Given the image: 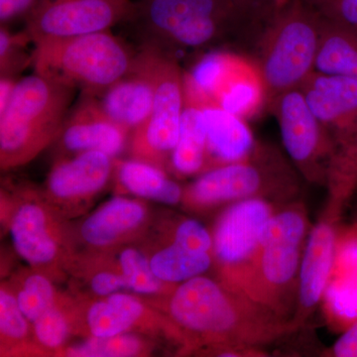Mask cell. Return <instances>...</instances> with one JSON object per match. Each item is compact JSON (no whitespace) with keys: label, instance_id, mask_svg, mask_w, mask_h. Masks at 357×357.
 I'll use <instances>...</instances> for the list:
<instances>
[{"label":"cell","instance_id":"6da1fadb","mask_svg":"<svg viewBox=\"0 0 357 357\" xmlns=\"http://www.w3.org/2000/svg\"><path fill=\"white\" fill-rule=\"evenodd\" d=\"M146 300L175 328L180 354L264 356L263 347L298 332L289 319L204 275Z\"/></svg>","mask_w":357,"mask_h":357},{"label":"cell","instance_id":"7a4b0ae2","mask_svg":"<svg viewBox=\"0 0 357 357\" xmlns=\"http://www.w3.org/2000/svg\"><path fill=\"white\" fill-rule=\"evenodd\" d=\"M260 11L245 0H138L122 25L130 28L139 46L178 59L180 52L208 50L249 35Z\"/></svg>","mask_w":357,"mask_h":357},{"label":"cell","instance_id":"3957f363","mask_svg":"<svg viewBox=\"0 0 357 357\" xmlns=\"http://www.w3.org/2000/svg\"><path fill=\"white\" fill-rule=\"evenodd\" d=\"M323 18L305 0H273L260 14L253 59L261 75L267 105L300 88L314 70Z\"/></svg>","mask_w":357,"mask_h":357},{"label":"cell","instance_id":"277c9868","mask_svg":"<svg viewBox=\"0 0 357 357\" xmlns=\"http://www.w3.org/2000/svg\"><path fill=\"white\" fill-rule=\"evenodd\" d=\"M77 89L33 73L0 109V168L24 166L57 141Z\"/></svg>","mask_w":357,"mask_h":357},{"label":"cell","instance_id":"5b68a950","mask_svg":"<svg viewBox=\"0 0 357 357\" xmlns=\"http://www.w3.org/2000/svg\"><path fill=\"white\" fill-rule=\"evenodd\" d=\"M301 180L292 162L280 150L257 142L248 158L199 175L184 188L181 204L197 213L255 198L285 204L297 199Z\"/></svg>","mask_w":357,"mask_h":357},{"label":"cell","instance_id":"8992f818","mask_svg":"<svg viewBox=\"0 0 357 357\" xmlns=\"http://www.w3.org/2000/svg\"><path fill=\"white\" fill-rule=\"evenodd\" d=\"M137 50L112 30L39 40L33 43L36 74L98 96L128 74Z\"/></svg>","mask_w":357,"mask_h":357},{"label":"cell","instance_id":"52a82bcc","mask_svg":"<svg viewBox=\"0 0 357 357\" xmlns=\"http://www.w3.org/2000/svg\"><path fill=\"white\" fill-rule=\"evenodd\" d=\"M1 220L14 250L30 268L54 281L67 278L76 255L72 227L39 192L28 185L15 192L1 190Z\"/></svg>","mask_w":357,"mask_h":357},{"label":"cell","instance_id":"ba28073f","mask_svg":"<svg viewBox=\"0 0 357 357\" xmlns=\"http://www.w3.org/2000/svg\"><path fill=\"white\" fill-rule=\"evenodd\" d=\"M300 89L333 145L326 196L349 204L357 190V82L314 70Z\"/></svg>","mask_w":357,"mask_h":357},{"label":"cell","instance_id":"9c48e42d","mask_svg":"<svg viewBox=\"0 0 357 357\" xmlns=\"http://www.w3.org/2000/svg\"><path fill=\"white\" fill-rule=\"evenodd\" d=\"M136 59L153 84L154 102L146 121L131 133L129 153L166 170L180 136L184 72L176 56L152 47H138Z\"/></svg>","mask_w":357,"mask_h":357},{"label":"cell","instance_id":"30bf717a","mask_svg":"<svg viewBox=\"0 0 357 357\" xmlns=\"http://www.w3.org/2000/svg\"><path fill=\"white\" fill-rule=\"evenodd\" d=\"M280 204L261 198L244 199L218 215L211 231L213 269L223 285L243 294L262 230Z\"/></svg>","mask_w":357,"mask_h":357},{"label":"cell","instance_id":"8fae6325","mask_svg":"<svg viewBox=\"0 0 357 357\" xmlns=\"http://www.w3.org/2000/svg\"><path fill=\"white\" fill-rule=\"evenodd\" d=\"M267 107L276 117L284 149L301 177L326 188L333 145L303 91L300 88L284 91Z\"/></svg>","mask_w":357,"mask_h":357},{"label":"cell","instance_id":"7c38bea8","mask_svg":"<svg viewBox=\"0 0 357 357\" xmlns=\"http://www.w3.org/2000/svg\"><path fill=\"white\" fill-rule=\"evenodd\" d=\"M75 297L79 307V337H109L135 333L150 337L161 335L178 344L177 332L171 321L144 297L131 292L103 298Z\"/></svg>","mask_w":357,"mask_h":357},{"label":"cell","instance_id":"4fadbf2b","mask_svg":"<svg viewBox=\"0 0 357 357\" xmlns=\"http://www.w3.org/2000/svg\"><path fill=\"white\" fill-rule=\"evenodd\" d=\"M132 0H36L23 30L33 43L112 30L128 20Z\"/></svg>","mask_w":357,"mask_h":357},{"label":"cell","instance_id":"5bb4252c","mask_svg":"<svg viewBox=\"0 0 357 357\" xmlns=\"http://www.w3.org/2000/svg\"><path fill=\"white\" fill-rule=\"evenodd\" d=\"M306 243L259 241L243 294L291 321L297 307Z\"/></svg>","mask_w":357,"mask_h":357},{"label":"cell","instance_id":"9a60e30c","mask_svg":"<svg viewBox=\"0 0 357 357\" xmlns=\"http://www.w3.org/2000/svg\"><path fill=\"white\" fill-rule=\"evenodd\" d=\"M114 161L100 151L60 157L48 174L42 195L65 220L83 215L114 176Z\"/></svg>","mask_w":357,"mask_h":357},{"label":"cell","instance_id":"2e32d148","mask_svg":"<svg viewBox=\"0 0 357 357\" xmlns=\"http://www.w3.org/2000/svg\"><path fill=\"white\" fill-rule=\"evenodd\" d=\"M345 210L342 204L326 198L323 211L307 236L301 265L297 307L291 319L297 331L307 326L321 305L332 272L338 227Z\"/></svg>","mask_w":357,"mask_h":357},{"label":"cell","instance_id":"e0dca14e","mask_svg":"<svg viewBox=\"0 0 357 357\" xmlns=\"http://www.w3.org/2000/svg\"><path fill=\"white\" fill-rule=\"evenodd\" d=\"M151 217L140 199L114 197L73 229L77 252L100 253L133 244L145 236Z\"/></svg>","mask_w":357,"mask_h":357},{"label":"cell","instance_id":"ac0fdd59","mask_svg":"<svg viewBox=\"0 0 357 357\" xmlns=\"http://www.w3.org/2000/svg\"><path fill=\"white\" fill-rule=\"evenodd\" d=\"M130 136L105 114L95 96L79 93L55 143L63 157L100 151L115 159L128 147Z\"/></svg>","mask_w":357,"mask_h":357},{"label":"cell","instance_id":"d6986e66","mask_svg":"<svg viewBox=\"0 0 357 357\" xmlns=\"http://www.w3.org/2000/svg\"><path fill=\"white\" fill-rule=\"evenodd\" d=\"M95 96L110 121L132 133L151 112L154 89L151 79L135 56L128 74Z\"/></svg>","mask_w":357,"mask_h":357},{"label":"cell","instance_id":"ffe728a7","mask_svg":"<svg viewBox=\"0 0 357 357\" xmlns=\"http://www.w3.org/2000/svg\"><path fill=\"white\" fill-rule=\"evenodd\" d=\"M208 170L248 158L257 144L245 119L217 105H204Z\"/></svg>","mask_w":357,"mask_h":357},{"label":"cell","instance_id":"44dd1931","mask_svg":"<svg viewBox=\"0 0 357 357\" xmlns=\"http://www.w3.org/2000/svg\"><path fill=\"white\" fill-rule=\"evenodd\" d=\"M114 175L121 192L170 206L182 202L184 188L153 164L133 158L115 160Z\"/></svg>","mask_w":357,"mask_h":357},{"label":"cell","instance_id":"7402d4cb","mask_svg":"<svg viewBox=\"0 0 357 357\" xmlns=\"http://www.w3.org/2000/svg\"><path fill=\"white\" fill-rule=\"evenodd\" d=\"M168 168L178 177L199 176L208 170L204 112L196 103L185 100L180 136Z\"/></svg>","mask_w":357,"mask_h":357},{"label":"cell","instance_id":"603a6c76","mask_svg":"<svg viewBox=\"0 0 357 357\" xmlns=\"http://www.w3.org/2000/svg\"><path fill=\"white\" fill-rule=\"evenodd\" d=\"M314 72L357 82V31L323 20Z\"/></svg>","mask_w":357,"mask_h":357},{"label":"cell","instance_id":"cb8c5ba5","mask_svg":"<svg viewBox=\"0 0 357 357\" xmlns=\"http://www.w3.org/2000/svg\"><path fill=\"white\" fill-rule=\"evenodd\" d=\"M147 255L153 273L174 285L204 275L213 265V253L190 250L170 241H162Z\"/></svg>","mask_w":357,"mask_h":357},{"label":"cell","instance_id":"d4e9b609","mask_svg":"<svg viewBox=\"0 0 357 357\" xmlns=\"http://www.w3.org/2000/svg\"><path fill=\"white\" fill-rule=\"evenodd\" d=\"M33 338L41 356H57L72 335H79V310L74 295L44 312L32 324Z\"/></svg>","mask_w":357,"mask_h":357},{"label":"cell","instance_id":"484cf974","mask_svg":"<svg viewBox=\"0 0 357 357\" xmlns=\"http://www.w3.org/2000/svg\"><path fill=\"white\" fill-rule=\"evenodd\" d=\"M0 352L1 356H41L31 323L21 311L8 282H2L0 287Z\"/></svg>","mask_w":357,"mask_h":357},{"label":"cell","instance_id":"4316f807","mask_svg":"<svg viewBox=\"0 0 357 357\" xmlns=\"http://www.w3.org/2000/svg\"><path fill=\"white\" fill-rule=\"evenodd\" d=\"M8 283L21 311L31 325L44 312L57 306L67 297V294L58 290L51 277L33 268L20 272Z\"/></svg>","mask_w":357,"mask_h":357},{"label":"cell","instance_id":"83f0119b","mask_svg":"<svg viewBox=\"0 0 357 357\" xmlns=\"http://www.w3.org/2000/svg\"><path fill=\"white\" fill-rule=\"evenodd\" d=\"M114 251L119 269L126 277L128 292L153 299L169 295L177 286L160 280L153 273L144 249L128 244Z\"/></svg>","mask_w":357,"mask_h":357},{"label":"cell","instance_id":"f1b7e54d","mask_svg":"<svg viewBox=\"0 0 357 357\" xmlns=\"http://www.w3.org/2000/svg\"><path fill=\"white\" fill-rule=\"evenodd\" d=\"M152 338L141 333H128L109 337H86L83 342L67 345L57 356L139 357L154 351Z\"/></svg>","mask_w":357,"mask_h":357},{"label":"cell","instance_id":"f546056e","mask_svg":"<svg viewBox=\"0 0 357 357\" xmlns=\"http://www.w3.org/2000/svg\"><path fill=\"white\" fill-rule=\"evenodd\" d=\"M33 44L27 33L22 30L13 33L6 25L0 27V77L1 79H16L29 66L33 65Z\"/></svg>","mask_w":357,"mask_h":357},{"label":"cell","instance_id":"4dcf8cb0","mask_svg":"<svg viewBox=\"0 0 357 357\" xmlns=\"http://www.w3.org/2000/svg\"><path fill=\"white\" fill-rule=\"evenodd\" d=\"M162 230V241L199 252L213 253V234L194 218H177Z\"/></svg>","mask_w":357,"mask_h":357},{"label":"cell","instance_id":"1f68e13d","mask_svg":"<svg viewBox=\"0 0 357 357\" xmlns=\"http://www.w3.org/2000/svg\"><path fill=\"white\" fill-rule=\"evenodd\" d=\"M328 22L357 31V0H305Z\"/></svg>","mask_w":357,"mask_h":357},{"label":"cell","instance_id":"d6a6232c","mask_svg":"<svg viewBox=\"0 0 357 357\" xmlns=\"http://www.w3.org/2000/svg\"><path fill=\"white\" fill-rule=\"evenodd\" d=\"M325 354L331 357H357V321L342 332Z\"/></svg>","mask_w":357,"mask_h":357},{"label":"cell","instance_id":"836d02e7","mask_svg":"<svg viewBox=\"0 0 357 357\" xmlns=\"http://www.w3.org/2000/svg\"><path fill=\"white\" fill-rule=\"evenodd\" d=\"M36 0H0V24L6 25L27 15Z\"/></svg>","mask_w":357,"mask_h":357},{"label":"cell","instance_id":"e575fe53","mask_svg":"<svg viewBox=\"0 0 357 357\" xmlns=\"http://www.w3.org/2000/svg\"><path fill=\"white\" fill-rule=\"evenodd\" d=\"M249 6L255 7L256 9L265 8L273 0H245Z\"/></svg>","mask_w":357,"mask_h":357},{"label":"cell","instance_id":"d590c367","mask_svg":"<svg viewBox=\"0 0 357 357\" xmlns=\"http://www.w3.org/2000/svg\"><path fill=\"white\" fill-rule=\"evenodd\" d=\"M356 222H357V215H356Z\"/></svg>","mask_w":357,"mask_h":357}]
</instances>
